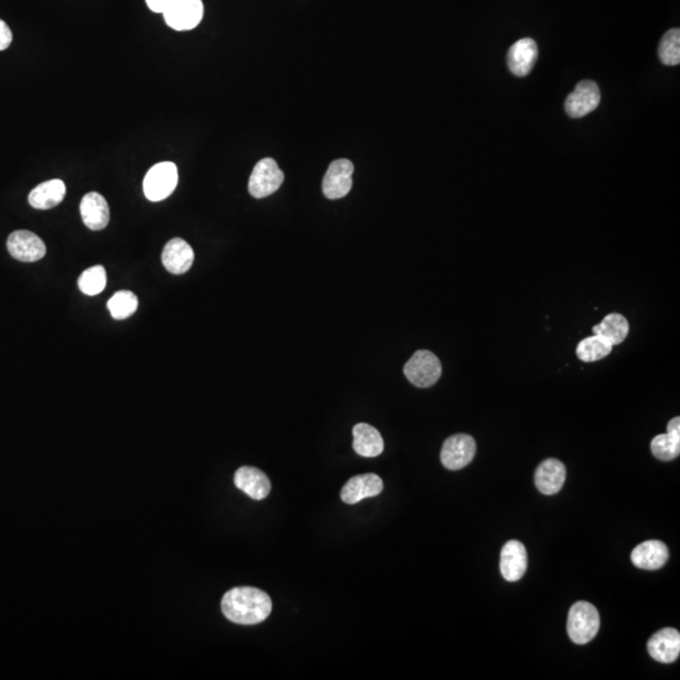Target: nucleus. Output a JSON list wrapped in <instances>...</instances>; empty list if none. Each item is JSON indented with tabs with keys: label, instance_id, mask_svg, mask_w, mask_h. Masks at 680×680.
Instances as JSON below:
<instances>
[{
	"label": "nucleus",
	"instance_id": "ddd939ff",
	"mask_svg": "<svg viewBox=\"0 0 680 680\" xmlns=\"http://www.w3.org/2000/svg\"><path fill=\"white\" fill-rule=\"evenodd\" d=\"M195 261V251L183 238H173L164 247L162 262L164 267L174 275L186 274Z\"/></svg>",
	"mask_w": 680,
	"mask_h": 680
},
{
	"label": "nucleus",
	"instance_id": "423d86ee",
	"mask_svg": "<svg viewBox=\"0 0 680 680\" xmlns=\"http://www.w3.org/2000/svg\"><path fill=\"white\" fill-rule=\"evenodd\" d=\"M163 16L166 25L174 31H190L202 22L205 5L202 0H174Z\"/></svg>",
	"mask_w": 680,
	"mask_h": 680
},
{
	"label": "nucleus",
	"instance_id": "5701e85b",
	"mask_svg": "<svg viewBox=\"0 0 680 680\" xmlns=\"http://www.w3.org/2000/svg\"><path fill=\"white\" fill-rule=\"evenodd\" d=\"M592 332L604 336L615 347L617 344H622L628 336L629 321H626L625 316L617 314V313H611V314L605 316L601 323L592 328Z\"/></svg>",
	"mask_w": 680,
	"mask_h": 680
},
{
	"label": "nucleus",
	"instance_id": "a878e982",
	"mask_svg": "<svg viewBox=\"0 0 680 680\" xmlns=\"http://www.w3.org/2000/svg\"><path fill=\"white\" fill-rule=\"evenodd\" d=\"M107 276L105 267L97 265L83 271L79 279L80 290L89 297L101 294L106 288Z\"/></svg>",
	"mask_w": 680,
	"mask_h": 680
},
{
	"label": "nucleus",
	"instance_id": "f3484780",
	"mask_svg": "<svg viewBox=\"0 0 680 680\" xmlns=\"http://www.w3.org/2000/svg\"><path fill=\"white\" fill-rule=\"evenodd\" d=\"M235 485L255 500L265 499L271 491L267 474L252 467H243L236 471Z\"/></svg>",
	"mask_w": 680,
	"mask_h": 680
},
{
	"label": "nucleus",
	"instance_id": "4be33fe9",
	"mask_svg": "<svg viewBox=\"0 0 680 680\" xmlns=\"http://www.w3.org/2000/svg\"><path fill=\"white\" fill-rule=\"evenodd\" d=\"M652 452L661 461H672L680 453V419L676 417L668 423L667 434L653 438Z\"/></svg>",
	"mask_w": 680,
	"mask_h": 680
},
{
	"label": "nucleus",
	"instance_id": "aec40b11",
	"mask_svg": "<svg viewBox=\"0 0 680 680\" xmlns=\"http://www.w3.org/2000/svg\"><path fill=\"white\" fill-rule=\"evenodd\" d=\"M66 184L61 179H50L29 193L28 202L35 210H50L64 201Z\"/></svg>",
	"mask_w": 680,
	"mask_h": 680
},
{
	"label": "nucleus",
	"instance_id": "9b49d317",
	"mask_svg": "<svg viewBox=\"0 0 680 680\" xmlns=\"http://www.w3.org/2000/svg\"><path fill=\"white\" fill-rule=\"evenodd\" d=\"M383 491V482L377 474H363L348 480L343 486L340 498L347 504L362 502L366 498L377 497Z\"/></svg>",
	"mask_w": 680,
	"mask_h": 680
},
{
	"label": "nucleus",
	"instance_id": "2eb2a0df",
	"mask_svg": "<svg viewBox=\"0 0 680 680\" xmlns=\"http://www.w3.org/2000/svg\"><path fill=\"white\" fill-rule=\"evenodd\" d=\"M538 56L537 43L532 38L519 40L510 47L508 52V67L514 76L524 77L532 73L533 66Z\"/></svg>",
	"mask_w": 680,
	"mask_h": 680
},
{
	"label": "nucleus",
	"instance_id": "412c9836",
	"mask_svg": "<svg viewBox=\"0 0 680 680\" xmlns=\"http://www.w3.org/2000/svg\"><path fill=\"white\" fill-rule=\"evenodd\" d=\"M353 449L363 458H375L384 450L380 431L368 423H358L353 429Z\"/></svg>",
	"mask_w": 680,
	"mask_h": 680
},
{
	"label": "nucleus",
	"instance_id": "cd10ccee",
	"mask_svg": "<svg viewBox=\"0 0 680 680\" xmlns=\"http://www.w3.org/2000/svg\"><path fill=\"white\" fill-rule=\"evenodd\" d=\"M13 41V33L4 20L0 19V50H7Z\"/></svg>",
	"mask_w": 680,
	"mask_h": 680
},
{
	"label": "nucleus",
	"instance_id": "f8f14e48",
	"mask_svg": "<svg viewBox=\"0 0 680 680\" xmlns=\"http://www.w3.org/2000/svg\"><path fill=\"white\" fill-rule=\"evenodd\" d=\"M648 652L659 663H674L680 654V634L673 628L656 632L648 641Z\"/></svg>",
	"mask_w": 680,
	"mask_h": 680
},
{
	"label": "nucleus",
	"instance_id": "4468645a",
	"mask_svg": "<svg viewBox=\"0 0 680 680\" xmlns=\"http://www.w3.org/2000/svg\"><path fill=\"white\" fill-rule=\"evenodd\" d=\"M527 571V550L519 541H509L504 545L500 554V572L504 580L517 583Z\"/></svg>",
	"mask_w": 680,
	"mask_h": 680
},
{
	"label": "nucleus",
	"instance_id": "393cba45",
	"mask_svg": "<svg viewBox=\"0 0 680 680\" xmlns=\"http://www.w3.org/2000/svg\"><path fill=\"white\" fill-rule=\"evenodd\" d=\"M139 300L131 291L121 290L107 301V309L116 321L130 318L138 310Z\"/></svg>",
	"mask_w": 680,
	"mask_h": 680
},
{
	"label": "nucleus",
	"instance_id": "9d476101",
	"mask_svg": "<svg viewBox=\"0 0 680 680\" xmlns=\"http://www.w3.org/2000/svg\"><path fill=\"white\" fill-rule=\"evenodd\" d=\"M601 103V91L599 86L592 81L578 83L574 92L567 97L566 112L571 118L580 119L595 112Z\"/></svg>",
	"mask_w": 680,
	"mask_h": 680
},
{
	"label": "nucleus",
	"instance_id": "0eeeda50",
	"mask_svg": "<svg viewBox=\"0 0 680 680\" xmlns=\"http://www.w3.org/2000/svg\"><path fill=\"white\" fill-rule=\"evenodd\" d=\"M476 443L470 435L458 434L447 438L441 450V462L446 469H464L475 458Z\"/></svg>",
	"mask_w": 680,
	"mask_h": 680
},
{
	"label": "nucleus",
	"instance_id": "39448f33",
	"mask_svg": "<svg viewBox=\"0 0 680 680\" xmlns=\"http://www.w3.org/2000/svg\"><path fill=\"white\" fill-rule=\"evenodd\" d=\"M282 170L275 160L265 158L256 164L249 181V192L253 198H265L274 195L283 183Z\"/></svg>",
	"mask_w": 680,
	"mask_h": 680
},
{
	"label": "nucleus",
	"instance_id": "f03ea898",
	"mask_svg": "<svg viewBox=\"0 0 680 680\" xmlns=\"http://www.w3.org/2000/svg\"><path fill=\"white\" fill-rule=\"evenodd\" d=\"M599 630L598 608L590 602H576L567 620V632L571 640L578 645H584L595 639Z\"/></svg>",
	"mask_w": 680,
	"mask_h": 680
},
{
	"label": "nucleus",
	"instance_id": "dca6fc26",
	"mask_svg": "<svg viewBox=\"0 0 680 680\" xmlns=\"http://www.w3.org/2000/svg\"><path fill=\"white\" fill-rule=\"evenodd\" d=\"M80 212H81L83 223L91 231H101L109 225V205L100 193L91 192L83 197Z\"/></svg>",
	"mask_w": 680,
	"mask_h": 680
},
{
	"label": "nucleus",
	"instance_id": "b1692460",
	"mask_svg": "<svg viewBox=\"0 0 680 680\" xmlns=\"http://www.w3.org/2000/svg\"><path fill=\"white\" fill-rule=\"evenodd\" d=\"M614 345L605 339L604 336L593 334L589 338L581 340L578 343L576 354L583 362H596V360L604 359L613 352Z\"/></svg>",
	"mask_w": 680,
	"mask_h": 680
},
{
	"label": "nucleus",
	"instance_id": "1a4fd4ad",
	"mask_svg": "<svg viewBox=\"0 0 680 680\" xmlns=\"http://www.w3.org/2000/svg\"><path fill=\"white\" fill-rule=\"evenodd\" d=\"M8 251L18 261L35 262L46 256L47 247L37 235L26 229L13 232L8 237Z\"/></svg>",
	"mask_w": 680,
	"mask_h": 680
},
{
	"label": "nucleus",
	"instance_id": "bb28decb",
	"mask_svg": "<svg viewBox=\"0 0 680 680\" xmlns=\"http://www.w3.org/2000/svg\"><path fill=\"white\" fill-rule=\"evenodd\" d=\"M659 57L661 61L667 66H678L680 64V31L678 28L670 29L665 33L659 44Z\"/></svg>",
	"mask_w": 680,
	"mask_h": 680
},
{
	"label": "nucleus",
	"instance_id": "20e7f679",
	"mask_svg": "<svg viewBox=\"0 0 680 680\" xmlns=\"http://www.w3.org/2000/svg\"><path fill=\"white\" fill-rule=\"evenodd\" d=\"M178 186V168L174 163L155 164L146 173L144 195L149 201L160 202L168 198Z\"/></svg>",
	"mask_w": 680,
	"mask_h": 680
},
{
	"label": "nucleus",
	"instance_id": "c85d7f7f",
	"mask_svg": "<svg viewBox=\"0 0 680 680\" xmlns=\"http://www.w3.org/2000/svg\"><path fill=\"white\" fill-rule=\"evenodd\" d=\"M145 2L151 12L163 14L164 11H166L174 0H145Z\"/></svg>",
	"mask_w": 680,
	"mask_h": 680
},
{
	"label": "nucleus",
	"instance_id": "f257e3e1",
	"mask_svg": "<svg viewBox=\"0 0 680 680\" xmlns=\"http://www.w3.org/2000/svg\"><path fill=\"white\" fill-rule=\"evenodd\" d=\"M223 615L240 625L264 622L273 611V601L267 592L255 587H235L223 596Z\"/></svg>",
	"mask_w": 680,
	"mask_h": 680
},
{
	"label": "nucleus",
	"instance_id": "6e6552de",
	"mask_svg": "<svg viewBox=\"0 0 680 680\" xmlns=\"http://www.w3.org/2000/svg\"><path fill=\"white\" fill-rule=\"evenodd\" d=\"M354 166L348 159L334 160L325 173L323 192L329 199L344 198L353 186Z\"/></svg>",
	"mask_w": 680,
	"mask_h": 680
},
{
	"label": "nucleus",
	"instance_id": "7ed1b4c3",
	"mask_svg": "<svg viewBox=\"0 0 680 680\" xmlns=\"http://www.w3.org/2000/svg\"><path fill=\"white\" fill-rule=\"evenodd\" d=\"M405 375L413 386L429 389L440 380L443 367L432 352L417 351L405 366Z\"/></svg>",
	"mask_w": 680,
	"mask_h": 680
},
{
	"label": "nucleus",
	"instance_id": "a211bd4d",
	"mask_svg": "<svg viewBox=\"0 0 680 680\" xmlns=\"http://www.w3.org/2000/svg\"><path fill=\"white\" fill-rule=\"evenodd\" d=\"M537 489L545 495L559 493L566 482V468L557 459H547L536 471Z\"/></svg>",
	"mask_w": 680,
	"mask_h": 680
},
{
	"label": "nucleus",
	"instance_id": "6ab92c4d",
	"mask_svg": "<svg viewBox=\"0 0 680 680\" xmlns=\"http://www.w3.org/2000/svg\"><path fill=\"white\" fill-rule=\"evenodd\" d=\"M669 551L667 545L661 541H646L634 548L631 553V560L638 568L654 569L661 568L667 563Z\"/></svg>",
	"mask_w": 680,
	"mask_h": 680
}]
</instances>
